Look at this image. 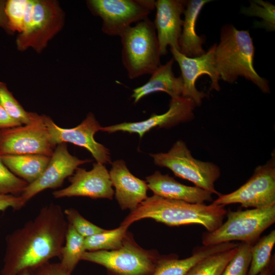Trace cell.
<instances>
[{
  "mask_svg": "<svg viewBox=\"0 0 275 275\" xmlns=\"http://www.w3.org/2000/svg\"><path fill=\"white\" fill-rule=\"evenodd\" d=\"M68 226L64 210L57 204L43 207L36 216L6 237L0 275H16L60 257Z\"/></svg>",
  "mask_w": 275,
  "mask_h": 275,
  "instance_id": "6da1fadb",
  "label": "cell"
},
{
  "mask_svg": "<svg viewBox=\"0 0 275 275\" xmlns=\"http://www.w3.org/2000/svg\"><path fill=\"white\" fill-rule=\"evenodd\" d=\"M227 212L225 206L213 203L193 204L154 195L131 211L121 225L129 227L136 221L150 218L170 226L201 225L210 232L223 224Z\"/></svg>",
  "mask_w": 275,
  "mask_h": 275,
  "instance_id": "7a4b0ae2",
  "label": "cell"
},
{
  "mask_svg": "<svg viewBox=\"0 0 275 275\" xmlns=\"http://www.w3.org/2000/svg\"><path fill=\"white\" fill-rule=\"evenodd\" d=\"M255 47L248 31L237 30L232 24L223 25L220 41L214 52L216 68L220 79L233 84L238 77H244L264 93H269L268 81L261 77L254 66Z\"/></svg>",
  "mask_w": 275,
  "mask_h": 275,
  "instance_id": "3957f363",
  "label": "cell"
},
{
  "mask_svg": "<svg viewBox=\"0 0 275 275\" xmlns=\"http://www.w3.org/2000/svg\"><path fill=\"white\" fill-rule=\"evenodd\" d=\"M120 37L122 61L129 78L151 74L161 65L156 29L148 17L128 28Z\"/></svg>",
  "mask_w": 275,
  "mask_h": 275,
  "instance_id": "277c9868",
  "label": "cell"
},
{
  "mask_svg": "<svg viewBox=\"0 0 275 275\" xmlns=\"http://www.w3.org/2000/svg\"><path fill=\"white\" fill-rule=\"evenodd\" d=\"M65 14L54 0H28L23 29L16 39L17 49L24 51L32 48L40 53L48 42L62 29Z\"/></svg>",
  "mask_w": 275,
  "mask_h": 275,
  "instance_id": "5b68a950",
  "label": "cell"
},
{
  "mask_svg": "<svg viewBox=\"0 0 275 275\" xmlns=\"http://www.w3.org/2000/svg\"><path fill=\"white\" fill-rule=\"evenodd\" d=\"M227 220L212 232L203 233L202 244L214 245L233 241L254 244L275 222V205L261 208L227 212Z\"/></svg>",
  "mask_w": 275,
  "mask_h": 275,
  "instance_id": "8992f818",
  "label": "cell"
},
{
  "mask_svg": "<svg viewBox=\"0 0 275 275\" xmlns=\"http://www.w3.org/2000/svg\"><path fill=\"white\" fill-rule=\"evenodd\" d=\"M160 257L139 246L127 233L120 249L86 251L81 260L104 267L108 275H152Z\"/></svg>",
  "mask_w": 275,
  "mask_h": 275,
  "instance_id": "52a82bcc",
  "label": "cell"
},
{
  "mask_svg": "<svg viewBox=\"0 0 275 275\" xmlns=\"http://www.w3.org/2000/svg\"><path fill=\"white\" fill-rule=\"evenodd\" d=\"M155 165L168 168L174 175L193 183L196 186L218 196L214 183L221 176L215 163L195 158L184 142L178 140L166 153L150 154Z\"/></svg>",
  "mask_w": 275,
  "mask_h": 275,
  "instance_id": "ba28073f",
  "label": "cell"
},
{
  "mask_svg": "<svg viewBox=\"0 0 275 275\" xmlns=\"http://www.w3.org/2000/svg\"><path fill=\"white\" fill-rule=\"evenodd\" d=\"M153 0H89L92 13L102 20V31L112 36H120L134 22L148 17L155 7Z\"/></svg>",
  "mask_w": 275,
  "mask_h": 275,
  "instance_id": "9c48e42d",
  "label": "cell"
},
{
  "mask_svg": "<svg viewBox=\"0 0 275 275\" xmlns=\"http://www.w3.org/2000/svg\"><path fill=\"white\" fill-rule=\"evenodd\" d=\"M212 203L224 206L237 203L242 207L253 208L275 205L274 154L265 164L256 167L244 184L229 194H220Z\"/></svg>",
  "mask_w": 275,
  "mask_h": 275,
  "instance_id": "30bf717a",
  "label": "cell"
},
{
  "mask_svg": "<svg viewBox=\"0 0 275 275\" xmlns=\"http://www.w3.org/2000/svg\"><path fill=\"white\" fill-rule=\"evenodd\" d=\"M52 143L43 115L30 124L0 130V155L39 154L51 157Z\"/></svg>",
  "mask_w": 275,
  "mask_h": 275,
  "instance_id": "8fae6325",
  "label": "cell"
},
{
  "mask_svg": "<svg viewBox=\"0 0 275 275\" xmlns=\"http://www.w3.org/2000/svg\"><path fill=\"white\" fill-rule=\"evenodd\" d=\"M217 43H214L204 54L201 56L190 58L182 54L177 49L171 48L173 59L178 64L183 80L182 96L194 100L196 106L201 104L202 99L207 94L197 90L196 82L198 77L204 74L209 76L211 79L210 90L219 91L220 79L217 72L214 58V52Z\"/></svg>",
  "mask_w": 275,
  "mask_h": 275,
  "instance_id": "7c38bea8",
  "label": "cell"
},
{
  "mask_svg": "<svg viewBox=\"0 0 275 275\" xmlns=\"http://www.w3.org/2000/svg\"><path fill=\"white\" fill-rule=\"evenodd\" d=\"M44 117L51 142L56 146L62 143H70L86 148L97 162L112 163L109 149L94 138L102 127L92 113H89L80 124L72 128H61L50 117L46 115Z\"/></svg>",
  "mask_w": 275,
  "mask_h": 275,
  "instance_id": "4fadbf2b",
  "label": "cell"
},
{
  "mask_svg": "<svg viewBox=\"0 0 275 275\" xmlns=\"http://www.w3.org/2000/svg\"><path fill=\"white\" fill-rule=\"evenodd\" d=\"M196 105L191 99L179 96L171 98L169 108L166 113L153 114L148 119L139 122H124L106 127L101 131L109 133L117 131L136 133L142 138L145 133L156 127L169 128L180 123L191 121L194 118Z\"/></svg>",
  "mask_w": 275,
  "mask_h": 275,
  "instance_id": "5bb4252c",
  "label": "cell"
},
{
  "mask_svg": "<svg viewBox=\"0 0 275 275\" xmlns=\"http://www.w3.org/2000/svg\"><path fill=\"white\" fill-rule=\"evenodd\" d=\"M90 161L91 160H82L72 155L68 151L66 143L59 144L42 174L36 180L29 184L20 196L27 203L46 189L61 187L65 179L71 176L80 165Z\"/></svg>",
  "mask_w": 275,
  "mask_h": 275,
  "instance_id": "9a60e30c",
  "label": "cell"
},
{
  "mask_svg": "<svg viewBox=\"0 0 275 275\" xmlns=\"http://www.w3.org/2000/svg\"><path fill=\"white\" fill-rule=\"evenodd\" d=\"M69 181L68 186L52 193L54 198L87 197L112 200L115 195L109 172L99 162L93 163L90 171L78 167Z\"/></svg>",
  "mask_w": 275,
  "mask_h": 275,
  "instance_id": "2e32d148",
  "label": "cell"
},
{
  "mask_svg": "<svg viewBox=\"0 0 275 275\" xmlns=\"http://www.w3.org/2000/svg\"><path fill=\"white\" fill-rule=\"evenodd\" d=\"M187 1L157 0L155 2L156 15L153 22L159 43L160 56L167 54L170 46L179 51L184 13Z\"/></svg>",
  "mask_w": 275,
  "mask_h": 275,
  "instance_id": "e0dca14e",
  "label": "cell"
},
{
  "mask_svg": "<svg viewBox=\"0 0 275 275\" xmlns=\"http://www.w3.org/2000/svg\"><path fill=\"white\" fill-rule=\"evenodd\" d=\"M109 174L115 188L116 199L122 209L131 211L148 198L147 182L134 176L124 160H117L112 163Z\"/></svg>",
  "mask_w": 275,
  "mask_h": 275,
  "instance_id": "ac0fdd59",
  "label": "cell"
},
{
  "mask_svg": "<svg viewBox=\"0 0 275 275\" xmlns=\"http://www.w3.org/2000/svg\"><path fill=\"white\" fill-rule=\"evenodd\" d=\"M148 188L154 195L193 204L213 202L212 193L197 186L183 184L168 174L155 172L146 177Z\"/></svg>",
  "mask_w": 275,
  "mask_h": 275,
  "instance_id": "d6986e66",
  "label": "cell"
},
{
  "mask_svg": "<svg viewBox=\"0 0 275 275\" xmlns=\"http://www.w3.org/2000/svg\"><path fill=\"white\" fill-rule=\"evenodd\" d=\"M237 245V243L232 242L203 245L195 249L190 257L182 259L175 255L160 256L152 275H186L193 266L204 258Z\"/></svg>",
  "mask_w": 275,
  "mask_h": 275,
  "instance_id": "ffe728a7",
  "label": "cell"
},
{
  "mask_svg": "<svg viewBox=\"0 0 275 275\" xmlns=\"http://www.w3.org/2000/svg\"><path fill=\"white\" fill-rule=\"evenodd\" d=\"M174 62L173 58L161 65L146 84L133 90L131 97L135 103L144 97L158 92H165L171 98L182 95L183 80L181 76L176 77L173 72Z\"/></svg>",
  "mask_w": 275,
  "mask_h": 275,
  "instance_id": "44dd1931",
  "label": "cell"
},
{
  "mask_svg": "<svg viewBox=\"0 0 275 275\" xmlns=\"http://www.w3.org/2000/svg\"><path fill=\"white\" fill-rule=\"evenodd\" d=\"M211 0L187 1L184 12V19L179 41V52L184 56L194 58L201 56L206 51L202 47L205 38L199 36L196 31L198 17L205 5Z\"/></svg>",
  "mask_w": 275,
  "mask_h": 275,
  "instance_id": "7402d4cb",
  "label": "cell"
},
{
  "mask_svg": "<svg viewBox=\"0 0 275 275\" xmlns=\"http://www.w3.org/2000/svg\"><path fill=\"white\" fill-rule=\"evenodd\" d=\"M1 157L11 172L28 184L42 174L50 159V157L39 154L6 155Z\"/></svg>",
  "mask_w": 275,
  "mask_h": 275,
  "instance_id": "603a6c76",
  "label": "cell"
},
{
  "mask_svg": "<svg viewBox=\"0 0 275 275\" xmlns=\"http://www.w3.org/2000/svg\"><path fill=\"white\" fill-rule=\"evenodd\" d=\"M86 251L85 238L68 224L60 263L65 270L72 273Z\"/></svg>",
  "mask_w": 275,
  "mask_h": 275,
  "instance_id": "cb8c5ba5",
  "label": "cell"
},
{
  "mask_svg": "<svg viewBox=\"0 0 275 275\" xmlns=\"http://www.w3.org/2000/svg\"><path fill=\"white\" fill-rule=\"evenodd\" d=\"M128 227L121 225L119 228L96 234L85 238L86 251H113L123 245Z\"/></svg>",
  "mask_w": 275,
  "mask_h": 275,
  "instance_id": "d4e9b609",
  "label": "cell"
},
{
  "mask_svg": "<svg viewBox=\"0 0 275 275\" xmlns=\"http://www.w3.org/2000/svg\"><path fill=\"white\" fill-rule=\"evenodd\" d=\"M275 244V230L260 238L251 248V261L248 275H258L269 264Z\"/></svg>",
  "mask_w": 275,
  "mask_h": 275,
  "instance_id": "484cf974",
  "label": "cell"
},
{
  "mask_svg": "<svg viewBox=\"0 0 275 275\" xmlns=\"http://www.w3.org/2000/svg\"><path fill=\"white\" fill-rule=\"evenodd\" d=\"M237 246L204 258L193 266L186 275H222L226 266L236 252Z\"/></svg>",
  "mask_w": 275,
  "mask_h": 275,
  "instance_id": "4316f807",
  "label": "cell"
},
{
  "mask_svg": "<svg viewBox=\"0 0 275 275\" xmlns=\"http://www.w3.org/2000/svg\"><path fill=\"white\" fill-rule=\"evenodd\" d=\"M0 105L8 115L21 125L31 123L38 114L26 112L8 90L6 83L0 81Z\"/></svg>",
  "mask_w": 275,
  "mask_h": 275,
  "instance_id": "83f0119b",
  "label": "cell"
},
{
  "mask_svg": "<svg viewBox=\"0 0 275 275\" xmlns=\"http://www.w3.org/2000/svg\"><path fill=\"white\" fill-rule=\"evenodd\" d=\"M241 13L250 16H257L262 19L261 22H254V26L265 29L267 31L275 30V6L270 2L262 0L250 1L249 7H242Z\"/></svg>",
  "mask_w": 275,
  "mask_h": 275,
  "instance_id": "f1b7e54d",
  "label": "cell"
},
{
  "mask_svg": "<svg viewBox=\"0 0 275 275\" xmlns=\"http://www.w3.org/2000/svg\"><path fill=\"white\" fill-rule=\"evenodd\" d=\"M252 245L244 242L238 244L236 252L226 266L222 275H248Z\"/></svg>",
  "mask_w": 275,
  "mask_h": 275,
  "instance_id": "f546056e",
  "label": "cell"
},
{
  "mask_svg": "<svg viewBox=\"0 0 275 275\" xmlns=\"http://www.w3.org/2000/svg\"><path fill=\"white\" fill-rule=\"evenodd\" d=\"M28 184L10 171L0 155V194L20 196Z\"/></svg>",
  "mask_w": 275,
  "mask_h": 275,
  "instance_id": "4dcf8cb0",
  "label": "cell"
},
{
  "mask_svg": "<svg viewBox=\"0 0 275 275\" xmlns=\"http://www.w3.org/2000/svg\"><path fill=\"white\" fill-rule=\"evenodd\" d=\"M28 0H8L5 12L10 31L21 33L23 29L24 19Z\"/></svg>",
  "mask_w": 275,
  "mask_h": 275,
  "instance_id": "1f68e13d",
  "label": "cell"
},
{
  "mask_svg": "<svg viewBox=\"0 0 275 275\" xmlns=\"http://www.w3.org/2000/svg\"><path fill=\"white\" fill-rule=\"evenodd\" d=\"M64 212L68 223L85 238L105 230L85 218L74 208L66 209Z\"/></svg>",
  "mask_w": 275,
  "mask_h": 275,
  "instance_id": "d6a6232c",
  "label": "cell"
},
{
  "mask_svg": "<svg viewBox=\"0 0 275 275\" xmlns=\"http://www.w3.org/2000/svg\"><path fill=\"white\" fill-rule=\"evenodd\" d=\"M31 275H72L65 270L59 263H51L50 261L32 270Z\"/></svg>",
  "mask_w": 275,
  "mask_h": 275,
  "instance_id": "836d02e7",
  "label": "cell"
},
{
  "mask_svg": "<svg viewBox=\"0 0 275 275\" xmlns=\"http://www.w3.org/2000/svg\"><path fill=\"white\" fill-rule=\"evenodd\" d=\"M26 203L20 196L0 194V211L9 208L18 210L23 208Z\"/></svg>",
  "mask_w": 275,
  "mask_h": 275,
  "instance_id": "e575fe53",
  "label": "cell"
},
{
  "mask_svg": "<svg viewBox=\"0 0 275 275\" xmlns=\"http://www.w3.org/2000/svg\"><path fill=\"white\" fill-rule=\"evenodd\" d=\"M21 125L19 122L11 117L0 105V130Z\"/></svg>",
  "mask_w": 275,
  "mask_h": 275,
  "instance_id": "d590c367",
  "label": "cell"
},
{
  "mask_svg": "<svg viewBox=\"0 0 275 275\" xmlns=\"http://www.w3.org/2000/svg\"><path fill=\"white\" fill-rule=\"evenodd\" d=\"M6 1L0 0V28L4 29L8 34L12 35L10 30L8 18L5 12Z\"/></svg>",
  "mask_w": 275,
  "mask_h": 275,
  "instance_id": "8d00e7d4",
  "label": "cell"
},
{
  "mask_svg": "<svg viewBox=\"0 0 275 275\" xmlns=\"http://www.w3.org/2000/svg\"><path fill=\"white\" fill-rule=\"evenodd\" d=\"M274 271V256L272 257L268 266L258 275H273Z\"/></svg>",
  "mask_w": 275,
  "mask_h": 275,
  "instance_id": "74e56055",
  "label": "cell"
},
{
  "mask_svg": "<svg viewBox=\"0 0 275 275\" xmlns=\"http://www.w3.org/2000/svg\"><path fill=\"white\" fill-rule=\"evenodd\" d=\"M16 275H31V274H30V271L26 270L22 271L20 272V273L17 274Z\"/></svg>",
  "mask_w": 275,
  "mask_h": 275,
  "instance_id": "f35d334b",
  "label": "cell"
}]
</instances>
